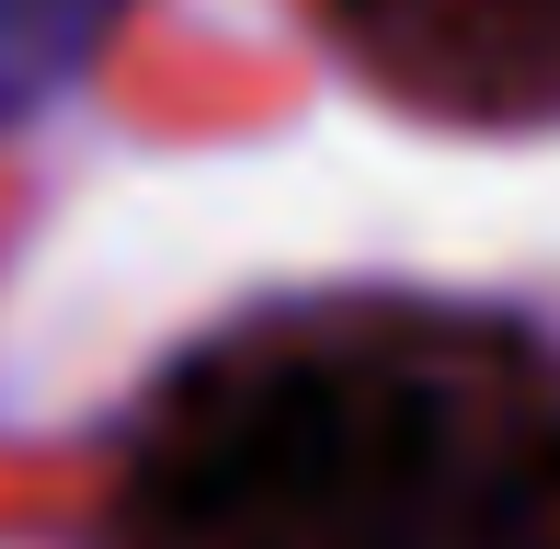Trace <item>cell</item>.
<instances>
[{
	"label": "cell",
	"mask_w": 560,
	"mask_h": 549,
	"mask_svg": "<svg viewBox=\"0 0 560 549\" xmlns=\"http://www.w3.org/2000/svg\"><path fill=\"white\" fill-rule=\"evenodd\" d=\"M126 549H560V378L412 320L275 343L172 401Z\"/></svg>",
	"instance_id": "1"
},
{
	"label": "cell",
	"mask_w": 560,
	"mask_h": 549,
	"mask_svg": "<svg viewBox=\"0 0 560 549\" xmlns=\"http://www.w3.org/2000/svg\"><path fill=\"white\" fill-rule=\"evenodd\" d=\"M354 35L435 92H560V0H354Z\"/></svg>",
	"instance_id": "2"
},
{
	"label": "cell",
	"mask_w": 560,
	"mask_h": 549,
	"mask_svg": "<svg viewBox=\"0 0 560 549\" xmlns=\"http://www.w3.org/2000/svg\"><path fill=\"white\" fill-rule=\"evenodd\" d=\"M126 12H138V0H0V138L58 104Z\"/></svg>",
	"instance_id": "3"
}]
</instances>
